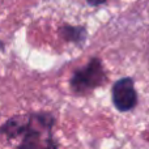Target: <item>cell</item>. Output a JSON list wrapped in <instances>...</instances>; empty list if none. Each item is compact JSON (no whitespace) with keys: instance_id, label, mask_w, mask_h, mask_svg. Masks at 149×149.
<instances>
[{"instance_id":"obj_1","label":"cell","mask_w":149,"mask_h":149,"mask_svg":"<svg viewBox=\"0 0 149 149\" xmlns=\"http://www.w3.org/2000/svg\"><path fill=\"white\" fill-rule=\"evenodd\" d=\"M54 116L50 113H30L8 119L0 127V135L8 139L21 136L17 149H58L52 137Z\"/></svg>"},{"instance_id":"obj_2","label":"cell","mask_w":149,"mask_h":149,"mask_svg":"<svg viewBox=\"0 0 149 149\" xmlns=\"http://www.w3.org/2000/svg\"><path fill=\"white\" fill-rule=\"evenodd\" d=\"M107 81L103 63L98 58H92L84 67L76 70L70 80L71 90L74 94L85 95L102 86Z\"/></svg>"},{"instance_id":"obj_3","label":"cell","mask_w":149,"mask_h":149,"mask_svg":"<svg viewBox=\"0 0 149 149\" xmlns=\"http://www.w3.org/2000/svg\"><path fill=\"white\" fill-rule=\"evenodd\" d=\"M111 100L115 109L120 113H127L136 107L137 92L131 77H122L116 80L111 89Z\"/></svg>"},{"instance_id":"obj_4","label":"cell","mask_w":149,"mask_h":149,"mask_svg":"<svg viewBox=\"0 0 149 149\" xmlns=\"http://www.w3.org/2000/svg\"><path fill=\"white\" fill-rule=\"evenodd\" d=\"M59 34L64 41H68L71 43H74L77 46H82L86 41L88 31L85 26H74L64 24L59 28Z\"/></svg>"},{"instance_id":"obj_5","label":"cell","mask_w":149,"mask_h":149,"mask_svg":"<svg viewBox=\"0 0 149 149\" xmlns=\"http://www.w3.org/2000/svg\"><path fill=\"white\" fill-rule=\"evenodd\" d=\"M85 1H86L89 5H92V7H100V5L105 4L107 0H85Z\"/></svg>"}]
</instances>
